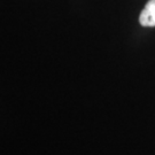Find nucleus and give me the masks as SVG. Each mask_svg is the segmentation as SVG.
I'll use <instances>...</instances> for the list:
<instances>
[{
  "label": "nucleus",
  "mask_w": 155,
  "mask_h": 155,
  "mask_svg": "<svg viewBox=\"0 0 155 155\" xmlns=\"http://www.w3.org/2000/svg\"><path fill=\"white\" fill-rule=\"evenodd\" d=\"M139 22L143 27H155V0H150L140 13Z\"/></svg>",
  "instance_id": "nucleus-1"
}]
</instances>
